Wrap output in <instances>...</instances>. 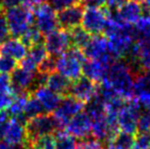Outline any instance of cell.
<instances>
[{"mask_svg": "<svg viewBox=\"0 0 150 149\" xmlns=\"http://www.w3.org/2000/svg\"><path fill=\"white\" fill-rule=\"evenodd\" d=\"M135 77L133 66L129 62L113 61L106 77L101 82V86L111 90L125 100H130L134 96Z\"/></svg>", "mask_w": 150, "mask_h": 149, "instance_id": "1", "label": "cell"}, {"mask_svg": "<svg viewBox=\"0 0 150 149\" xmlns=\"http://www.w3.org/2000/svg\"><path fill=\"white\" fill-rule=\"evenodd\" d=\"M85 61L86 56L82 49L71 48L56 57V71L69 81H76L83 74Z\"/></svg>", "mask_w": 150, "mask_h": 149, "instance_id": "2", "label": "cell"}, {"mask_svg": "<svg viewBox=\"0 0 150 149\" xmlns=\"http://www.w3.org/2000/svg\"><path fill=\"white\" fill-rule=\"evenodd\" d=\"M4 18L7 23L9 34L13 38L20 39L32 25H34L33 9L22 4L14 7L6 8Z\"/></svg>", "mask_w": 150, "mask_h": 149, "instance_id": "3", "label": "cell"}, {"mask_svg": "<svg viewBox=\"0 0 150 149\" xmlns=\"http://www.w3.org/2000/svg\"><path fill=\"white\" fill-rule=\"evenodd\" d=\"M27 141L25 146H33L37 138L45 135H50L58 132V127L53 115L43 113L33 119H30L26 124Z\"/></svg>", "mask_w": 150, "mask_h": 149, "instance_id": "4", "label": "cell"}, {"mask_svg": "<svg viewBox=\"0 0 150 149\" xmlns=\"http://www.w3.org/2000/svg\"><path fill=\"white\" fill-rule=\"evenodd\" d=\"M110 12L96 4H89L84 8L82 28L91 35H98L104 31Z\"/></svg>", "mask_w": 150, "mask_h": 149, "instance_id": "5", "label": "cell"}, {"mask_svg": "<svg viewBox=\"0 0 150 149\" xmlns=\"http://www.w3.org/2000/svg\"><path fill=\"white\" fill-rule=\"evenodd\" d=\"M141 105L137 100H127L119 112L117 127L124 133L134 135L138 131V119L140 115Z\"/></svg>", "mask_w": 150, "mask_h": 149, "instance_id": "6", "label": "cell"}, {"mask_svg": "<svg viewBox=\"0 0 150 149\" xmlns=\"http://www.w3.org/2000/svg\"><path fill=\"white\" fill-rule=\"evenodd\" d=\"M34 26L43 35L55 31L58 28L57 13L49 3H41L33 8Z\"/></svg>", "mask_w": 150, "mask_h": 149, "instance_id": "7", "label": "cell"}, {"mask_svg": "<svg viewBox=\"0 0 150 149\" xmlns=\"http://www.w3.org/2000/svg\"><path fill=\"white\" fill-rule=\"evenodd\" d=\"M85 108V103L81 102L76 98L69 96L61 100L60 104L54 112V119L58 127V132L64 131L69 121L78 113L82 112ZM57 133V132H56Z\"/></svg>", "mask_w": 150, "mask_h": 149, "instance_id": "8", "label": "cell"}, {"mask_svg": "<svg viewBox=\"0 0 150 149\" xmlns=\"http://www.w3.org/2000/svg\"><path fill=\"white\" fill-rule=\"evenodd\" d=\"M84 54L89 59L100 60L108 64H111L112 60H115L110 52L108 39L99 35L91 38L88 45L84 48Z\"/></svg>", "mask_w": 150, "mask_h": 149, "instance_id": "9", "label": "cell"}, {"mask_svg": "<svg viewBox=\"0 0 150 149\" xmlns=\"http://www.w3.org/2000/svg\"><path fill=\"white\" fill-rule=\"evenodd\" d=\"M44 45L48 51V54L52 56H59L63 52L69 49L71 45V34L63 29H56L49 33L44 38Z\"/></svg>", "mask_w": 150, "mask_h": 149, "instance_id": "10", "label": "cell"}, {"mask_svg": "<svg viewBox=\"0 0 150 149\" xmlns=\"http://www.w3.org/2000/svg\"><path fill=\"white\" fill-rule=\"evenodd\" d=\"M64 131L76 139H86L92 131V119L87 112H82L69 121Z\"/></svg>", "mask_w": 150, "mask_h": 149, "instance_id": "11", "label": "cell"}, {"mask_svg": "<svg viewBox=\"0 0 150 149\" xmlns=\"http://www.w3.org/2000/svg\"><path fill=\"white\" fill-rule=\"evenodd\" d=\"M98 93V87L94 82L90 81L87 78H80L71 84L69 96L80 100L83 103H88Z\"/></svg>", "mask_w": 150, "mask_h": 149, "instance_id": "12", "label": "cell"}, {"mask_svg": "<svg viewBox=\"0 0 150 149\" xmlns=\"http://www.w3.org/2000/svg\"><path fill=\"white\" fill-rule=\"evenodd\" d=\"M131 64H136L143 71L150 72V40H139L134 43L130 52Z\"/></svg>", "mask_w": 150, "mask_h": 149, "instance_id": "13", "label": "cell"}, {"mask_svg": "<svg viewBox=\"0 0 150 149\" xmlns=\"http://www.w3.org/2000/svg\"><path fill=\"white\" fill-rule=\"evenodd\" d=\"M83 12V6L79 4L60 10L57 13L58 26L63 30H71L77 28L82 24Z\"/></svg>", "mask_w": 150, "mask_h": 149, "instance_id": "14", "label": "cell"}, {"mask_svg": "<svg viewBox=\"0 0 150 149\" xmlns=\"http://www.w3.org/2000/svg\"><path fill=\"white\" fill-rule=\"evenodd\" d=\"M134 95L141 106L150 109V72L143 71L135 77Z\"/></svg>", "mask_w": 150, "mask_h": 149, "instance_id": "15", "label": "cell"}, {"mask_svg": "<svg viewBox=\"0 0 150 149\" xmlns=\"http://www.w3.org/2000/svg\"><path fill=\"white\" fill-rule=\"evenodd\" d=\"M115 18L124 24L135 25V23L141 18L143 14V7L137 1H127L120 7L117 9L115 13H112Z\"/></svg>", "mask_w": 150, "mask_h": 149, "instance_id": "16", "label": "cell"}, {"mask_svg": "<svg viewBox=\"0 0 150 149\" xmlns=\"http://www.w3.org/2000/svg\"><path fill=\"white\" fill-rule=\"evenodd\" d=\"M32 95H34L41 102L45 113H51L55 112V109L58 107L62 100V96L53 92L46 86L38 88Z\"/></svg>", "mask_w": 150, "mask_h": 149, "instance_id": "17", "label": "cell"}, {"mask_svg": "<svg viewBox=\"0 0 150 149\" xmlns=\"http://www.w3.org/2000/svg\"><path fill=\"white\" fill-rule=\"evenodd\" d=\"M3 139L4 141L13 146L25 145L27 141L26 125L13 119H10V121L4 133Z\"/></svg>", "mask_w": 150, "mask_h": 149, "instance_id": "18", "label": "cell"}, {"mask_svg": "<svg viewBox=\"0 0 150 149\" xmlns=\"http://www.w3.org/2000/svg\"><path fill=\"white\" fill-rule=\"evenodd\" d=\"M109 66L110 64H105L100 60L89 59L84 64L83 74L85 75V78L89 79L90 81L94 83H99V82L101 83L106 77Z\"/></svg>", "mask_w": 150, "mask_h": 149, "instance_id": "19", "label": "cell"}, {"mask_svg": "<svg viewBox=\"0 0 150 149\" xmlns=\"http://www.w3.org/2000/svg\"><path fill=\"white\" fill-rule=\"evenodd\" d=\"M28 48L18 38H8L0 45V55L9 56L16 60H22L27 55Z\"/></svg>", "mask_w": 150, "mask_h": 149, "instance_id": "20", "label": "cell"}, {"mask_svg": "<svg viewBox=\"0 0 150 149\" xmlns=\"http://www.w3.org/2000/svg\"><path fill=\"white\" fill-rule=\"evenodd\" d=\"M45 86L53 92L62 96L69 94V88H71V81L59 73L53 72L48 75Z\"/></svg>", "mask_w": 150, "mask_h": 149, "instance_id": "21", "label": "cell"}, {"mask_svg": "<svg viewBox=\"0 0 150 149\" xmlns=\"http://www.w3.org/2000/svg\"><path fill=\"white\" fill-rule=\"evenodd\" d=\"M135 137L132 134L117 133L115 137L107 142V149H133Z\"/></svg>", "mask_w": 150, "mask_h": 149, "instance_id": "22", "label": "cell"}, {"mask_svg": "<svg viewBox=\"0 0 150 149\" xmlns=\"http://www.w3.org/2000/svg\"><path fill=\"white\" fill-rule=\"evenodd\" d=\"M44 38L45 37H43V34L34 25H32L29 30L20 38V40L27 48H31L34 45L44 43Z\"/></svg>", "mask_w": 150, "mask_h": 149, "instance_id": "23", "label": "cell"}, {"mask_svg": "<svg viewBox=\"0 0 150 149\" xmlns=\"http://www.w3.org/2000/svg\"><path fill=\"white\" fill-rule=\"evenodd\" d=\"M135 36L139 40H150V16L145 14L135 23Z\"/></svg>", "mask_w": 150, "mask_h": 149, "instance_id": "24", "label": "cell"}, {"mask_svg": "<svg viewBox=\"0 0 150 149\" xmlns=\"http://www.w3.org/2000/svg\"><path fill=\"white\" fill-rule=\"evenodd\" d=\"M69 34H71V44H74L75 47L79 48V49H84L91 40L89 33L80 27L71 29Z\"/></svg>", "mask_w": 150, "mask_h": 149, "instance_id": "25", "label": "cell"}, {"mask_svg": "<svg viewBox=\"0 0 150 149\" xmlns=\"http://www.w3.org/2000/svg\"><path fill=\"white\" fill-rule=\"evenodd\" d=\"M31 95L32 94L25 93V94H21V95L14 97L13 101H12V103L10 104V106L8 107V112H7L10 117H18V115L24 113L27 101H28L29 97H30Z\"/></svg>", "mask_w": 150, "mask_h": 149, "instance_id": "26", "label": "cell"}, {"mask_svg": "<svg viewBox=\"0 0 150 149\" xmlns=\"http://www.w3.org/2000/svg\"><path fill=\"white\" fill-rule=\"evenodd\" d=\"M45 113L44 112V108L42 106L41 102L35 97V96H30L27 101V104H26V107H25V110H24V115L27 117V119H33L35 117H38L40 114H43Z\"/></svg>", "mask_w": 150, "mask_h": 149, "instance_id": "27", "label": "cell"}, {"mask_svg": "<svg viewBox=\"0 0 150 149\" xmlns=\"http://www.w3.org/2000/svg\"><path fill=\"white\" fill-rule=\"evenodd\" d=\"M56 134V149H78L76 138L67 134L65 131H59Z\"/></svg>", "mask_w": 150, "mask_h": 149, "instance_id": "28", "label": "cell"}, {"mask_svg": "<svg viewBox=\"0 0 150 149\" xmlns=\"http://www.w3.org/2000/svg\"><path fill=\"white\" fill-rule=\"evenodd\" d=\"M27 55H28L37 66H39L49 54H48V51H47V49H46L44 43H41V44H37V45H34L33 47H31L29 52L27 53Z\"/></svg>", "mask_w": 150, "mask_h": 149, "instance_id": "29", "label": "cell"}, {"mask_svg": "<svg viewBox=\"0 0 150 149\" xmlns=\"http://www.w3.org/2000/svg\"><path fill=\"white\" fill-rule=\"evenodd\" d=\"M33 146L37 149H56V137L53 134L42 136L34 141Z\"/></svg>", "mask_w": 150, "mask_h": 149, "instance_id": "30", "label": "cell"}, {"mask_svg": "<svg viewBox=\"0 0 150 149\" xmlns=\"http://www.w3.org/2000/svg\"><path fill=\"white\" fill-rule=\"evenodd\" d=\"M56 70V57L52 55H48L41 64L38 66V72L43 74H51Z\"/></svg>", "mask_w": 150, "mask_h": 149, "instance_id": "31", "label": "cell"}, {"mask_svg": "<svg viewBox=\"0 0 150 149\" xmlns=\"http://www.w3.org/2000/svg\"><path fill=\"white\" fill-rule=\"evenodd\" d=\"M18 68V60L9 56H0V72L9 74Z\"/></svg>", "mask_w": 150, "mask_h": 149, "instance_id": "32", "label": "cell"}, {"mask_svg": "<svg viewBox=\"0 0 150 149\" xmlns=\"http://www.w3.org/2000/svg\"><path fill=\"white\" fill-rule=\"evenodd\" d=\"M133 149H150V133L139 132L135 137Z\"/></svg>", "mask_w": 150, "mask_h": 149, "instance_id": "33", "label": "cell"}, {"mask_svg": "<svg viewBox=\"0 0 150 149\" xmlns=\"http://www.w3.org/2000/svg\"><path fill=\"white\" fill-rule=\"evenodd\" d=\"M138 131L150 133V109L145 108V110L140 112L138 119Z\"/></svg>", "mask_w": 150, "mask_h": 149, "instance_id": "34", "label": "cell"}, {"mask_svg": "<svg viewBox=\"0 0 150 149\" xmlns=\"http://www.w3.org/2000/svg\"><path fill=\"white\" fill-rule=\"evenodd\" d=\"M48 1L50 6L57 12L76 4H79V0H48Z\"/></svg>", "mask_w": 150, "mask_h": 149, "instance_id": "35", "label": "cell"}, {"mask_svg": "<svg viewBox=\"0 0 150 149\" xmlns=\"http://www.w3.org/2000/svg\"><path fill=\"white\" fill-rule=\"evenodd\" d=\"M0 92L11 93V78L8 74H0Z\"/></svg>", "mask_w": 150, "mask_h": 149, "instance_id": "36", "label": "cell"}, {"mask_svg": "<svg viewBox=\"0 0 150 149\" xmlns=\"http://www.w3.org/2000/svg\"><path fill=\"white\" fill-rule=\"evenodd\" d=\"M13 99H14V96L11 93L0 92V112L1 110L8 109V107L12 103Z\"/></svg>", "mask_w": 150, "mask_h": 149, "instance_id": "37", "label": "cell"}, {"mask_svg": "<svg viewBox=\"0 0 150 149\" xmlns=\"http://www.w3.org/2000/svg\"><path fill=\"white\" fill-rule=\"evenodd\" d=\"M10 121V117L5 110L0 112V139H2L5 133V130L7 128L8 124Z\"/></svg>", "mask_w": 150, "mask_h": 149, "instance_id": "38", "label": "cell"}, {"mask_svg": "<svg viewBox=\"0 0 150 149\" xmlns=\"http://www.w3.org/2000/svg\"><path fill=\"white\" fill-rule=\"evenodd\" d=\"M9 30H8V26L4 16L0 18V45L3 43L5 40L8 39L9 37Z\"/></svg>", "mask_w": 150, "mask_h": 149, "instance_id": "39", "label": "cell"}, {"mask_svg": "<svg viewBox=\"0 0 150 149\" xmlns=\"http://www.w3.org/2000/svg\"><path fill=\"white\" fill-rule=\"evenodd\" d=\"M129 0H107L106 6L109 9H117Z\"/></svg>", "mask_w": 150, "mask_h": 149, "instance_id": "40", "label": "cell"}, {"mask_svg": "<svg viewBox=\"0 0 150 149\" xmlns=\"http://www.w3.org/2000/svg\"><path fill=\"white\" fill-rule=\"evenodd\" d=\"M45 1L46 0H22V5L33 9V8H35L36 6H38L41 3H44Z\"/></svg>", "mask_w": 150, "mask_h": 149, "instance_id": "41", "label": "cell"}, {"mask_svg": "<svg viewBox=\"0 0 150 149\" xmlns=\"http://www.w3.org/2000/svg\"><path fill=\"white\" fill-rule=\"evenodd\" d=\"M22 4V0H2V7L4 9L14 6H18Z\"/></svg>", "mask_w": 150, "mask_h": 149, "instance_id": "42", "label": "cell"}, {"mask_svg": "<svg viewBox=\"0 0 150 149\" xmlns=\"http://www.w3.org/2000/svg\"><path fill=\"white\" fill-rule=\"evenodd\" d=\"M0 149H16V146L11 145L6 141H0Z\"/></svg>", "mask_w": 150, "mask_h": 149, "instance_id": "43", "label": "cell"}, {"mask_svg": "<svg viewBox=\"0 0 150 149\" xmlns=\"http://www.w3.org/2000/svg\"><path fill=\"white\" fill-rule=\"evenodd\" d=\"M143 10L147 12L150 16V0H143Z\"/></svg>", "mask_w": 150, "mask_h": 149, "instance_id": "44", "label": "cell"}, {"mask_svg": "<svg viewBox=\"0 0 150 149\" xmlns=\"http://www.w3.org/2000/svg\"><path fill=\"white\" fill-rule=\"evenodd\" d=\"M93 2H94V3L96 4V5L102 6V5H106L107 0H93Z\"/></svg>", "mask_w": 150, "mask_h": 149, "instance_id": "45", "label": "cell"}, {"mask_svg": "<svg viewBox=\"0 0 150 149\" xmlns=\"http://www.w3.org/2000/svg\"><path fill=\"white\" fill-rule=\"evenodd\" d=\"M91 2H93V0H79V3H81V4H87V5L91 4Z\"/></svg>", "mask_w": 150, "mask_h": 149, "instance_id": "46", "label": "cell"}, {"mask_svg": "<svg viewBox=\"0 0 150 149\" xmlns=\"http://www.w3.org/2000/svg\"><path fill=\"white\" fill-rule=\"evenodd\" d=\"M4 16V12H3V10H2V8L0 9V18H2V16Z\"/></svg>", "mask_w": 150, "mask_h": 149, "instance_id": "47", "label": "cell"}, {"mask_svg": "<svg viewBox=\"0 0 150 149\" xmlns=\"http://www.w3.org/2000/svg\"><path fill=\"white\" fill-rule=\"evenodd\" d=\"M2 8V0H0V9Z\"/></svg>", "mask_w": 150, "mask_h": 149, "instance_id": "48", "label": "cell"}, {"mask_svg": "<svg viewBox=\"0 0 150 149\" xmlns=\"http://www.w3.org/2000/svg\"><path fill=\"white\" fill-rule=\"evenodd\" d=\"M134 1H137V2H141V1H143V0H134Z\"/></svg>", "mask_w": 150, "mask_h": 149, "instance_id": "49", "label": "cell"}]
</instances>
